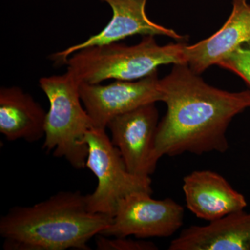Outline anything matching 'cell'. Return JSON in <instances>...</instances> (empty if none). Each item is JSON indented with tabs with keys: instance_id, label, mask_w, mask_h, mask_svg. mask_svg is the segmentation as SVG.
Listing matches in <instances>:
<instances>
[{
	"instance_id": "cell-12",
	"label": "cell",
	"mask_w": 250,
	"mask_h": 250,
	"mask_svg": "<svg viewBox=\"0 0 250 250\" xmlns=\"http://www.w3.org/2000/svg\"><path fill=\"white\" fill-rule=\"evenodd\" d=\"M169 250H250V213L233 212L204 226L192 225L171 241Z\"/></svg>"
},
{
	"instance_id": "cell-3",
	"label": "cell",
	"mask_w": 250,
	"mask_h": 250,
	"mask_svg": "<svg viewBox=\"0 0 250 250\" xmlns=\"http://www.w3.org/2000/svg\"><path fill=\"white\" fill-rule=\"evenodd\" d=\"M186 42L161 46L154 36H144L137 45L117 42L94 46L72 54L64 65L77 81L100 83L107 80H139L167 64H187Z\"/></svg>"
},
{
	"instance_id": "cell-4",
	"label": "cell",
	"mask_w": 250,
	"mask_h": 250,
	"mask_svg": "<svg viewBox=\"0 0 250 250\" xmlns=\"http://www.w3.org/2000/svg\"><path fill=\"white\" fill-rule=\"evenodd\" d=\"M80 82L69 71L62 75L42 77L39 85L48 99L45 141L42 149L64 158L77 170L85 167L88 147L85 134L95 128L82 105Z\"/></svg>"
},
{
	"instance_id": "cell-5",
	"label": "cell",
	"mask_w": 250,
	"mask_h": 250,
	"mask_svg": "<svg viewBox=\"0 0 250 250\" xmlns=\"http://www.w3.org/2000/svg\"><path fill=\"white\" fill-rule=\"evenodd\" d=\"M88 147L85 167L98 179L95 191L86 195L87 207L92 213L113 218L125 197L136 192L152 194L150 177L131 173L118 148L106 134V129L93 128L84 139Z\"/></svg>"
},
{
	"instance_id": "cell-7",
	"label": "cell",
	"mask_w": 250,
	"mask_h": 250,
	"mask_svg": "<svg viewBox=\"0 0 250 250\" xmlns=\"http://www.w3.org/2000/svg\"><path fill=\"white\" fill-rule=\"evenodd\" d=\"M80 93L94 126L103 129L115 117L163 99L157 71L135 82L116 80L107 85L81 82Z\"/></svg>"
},
{
	"instance_id": "cell-10",
	"label": "cell",
	"mask_w": 250,
	"mask_h": 250,
	"mask_svg": "<svg viewBox=\"0 0 250 250\" xmlns=\"http://www.w3.org/2000/svg\"><path fill=\"white\" fill-rule=\"evenodd\" d=\"M187 208L198 218L211 222L244 210L247 201L227 179L211 170H195L184 178Z\"/></svg>"
},
{
	"instance_id": "cell-11",
	"label": "cell",
	"mask_w": 250,
	"mask_h": 250,
	"mask_svg": "<svg viewBox=\"0 0 250 250\" xmlns=\"http://www.w3.org/2000/svg\"><path fill=\"white\" fill-rule=\"evenodd\" d=\"M249 41L250 4L248 0H233L232 11L223 27L208 39L192 45H186L187 65L200 75Z\"/></svg>"
},
{
	"instance_id": "cell-6",
	"label": "cell",
	"mask_w": 250,
	"mask_h": 250,
	"mask_svg": "<svg viewBox=\"0 0 250 250\" xmlns=\"http://www.w3.org/2000/svg\"><path fill=\"white\" fill-rule=\"evenodd\" d=\"M151 195L136 192L123 199L111 224L100 234L137 238H167L174 234L184 224L183 207L172 199L156 200Z\"/></svg>"
},
{
	"instance_id": "cell-8",
	"label": "cell",
	"mask_w": 250,
	"mask_h": 250,
	"mask_svg": "<svg viewBox=\"0 0 250 250\" xmlns=\"http://www.w3.org/2000/svg\"><path fill=\"white\" fill-rule=\"evenodd\" d=\"M155 104L115 117L106 126L111 132L112 143L121 153L128 170L141 177H150L159 161L155 154L159 123Z\"/></svg>"
},
{
	"instance_id": "cell-2",
	"label": "cell",
	"mask_w": 250,
	"mask_h": 250,
	"mask_svg": "<svg viewBox=\"0 0 250 250\" xmlns=\"http://www.w3.org/2000/svg\"><path fill=\"white\" fill-rule=\"evenodd\" d=\"M111 221L88 210L86 195L61 191L31 207L11 208L0 219V234L4 250H88V241Z\"/></svg>"
},
{
	"instance_id": "cell-14",
	"label": "cell",
	"mask_w": 250,
	"mask_h": 250,
	"mask_svg": "<svg viewBox=\"0 0 250 250\" xmlns=\"http://www.w3.org/2000/svg\"><path fill=\"white\" fill-rule=\"evenodd\" d=\"M218 65L236 74L250 88V41L240 46Z\"/></svg>"
},
{
	"instance_id": "cell-13",
	"label": "cell",
	"mask_w": 250,
	"mask_h": 250,
	"mask_svg": "<svg viewBox=\"0 0 250 250\" xmlns=\"http://www.w3.org/2000/svg\"><path fill=\"white\" fill-rule=\"evenodd\" d=\"M46 116L44 108L22 88L1 87L0 132L7 141L34 143L45 137Z\"/></svg>"
},
{
	"instance_id": "cell-1",
	"label": "cell",
	"mask_w": 250,
	"mask_h": 250,
	"mask_svg": "<svg viewBox=\"0 0 250 250\" xmlns=\"http://www.w3.org/2000/svg\"><path fill=\"white\" fill-rule=\"evenodd\" d=\"M167 113L158 125L155 154L225 153L233 118L250 108V90L229 92L206 83L187 64L174 65L161 80Z\"/></svg>"
},
{
	"instance_id": "cell-15",
	"label": "cell",
	"mask_w": 250,
	"mask_h": 250,
	"mask_svg": "<svg viewBox=\"0 0 250 250\" xmlns=\"http://www.w3.org/2000/svg\"><path fill=\"white\" fill-rule=\"evenodd\" d=\"M96 248L98 250H156L154 243L149 241H135L126 237H115L113 239L99 234L96 238Z\"/></svg>"
},
{
	"instance_id": "cell-9",
	"label": "cell",
	"mask_w": 250,
	"mask_h": 250,
	"mask_svg": "<svg viewBox=\"0 0 250 250\" xmlns=\"http://www.w3.org/2000/svg\"><path fill=\"white\" fill-rule=\"evenodd\" d=\"M109 5L113 11L111 21L103 30L83 42L52 54L49 59L57 65H64L67 59L82 49L117 42L135 35L164 36L177 42H186L187 36L173 29L153 22L146 14L147 0H101Z\"/></svg>"
}]
</instances>
